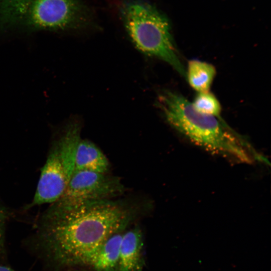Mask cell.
Masks as SVG:
<instances>
[{
	"label": "cell",
	"instance_id": "1",
	"mask_svg": "<svg viewBox=\"0 0 271 271\" xmlns=\"http://www.w3.org/2000/svg\"><path fill=\"white\" fill-rule=\"evenodd\" d=\"M133 216L130 208L110 199L63 208L49 206L27 244L51 271L87 265L102 244L123 231Z\"/></svg>",
	"mask_w": 271,
	"mask_h": 271
},
{
	"label": "cell",
	"instance_id": "2",
	"mask_svg": "<svg viewBox=\"0 0 271 271\" xmlns=\"http://www.w3.org/2000/svg\"><path fill=\"white\" fill-rule=\"evenodd\" d=\"M158 103L168 122L196 145L243 163L260 159L221 119L199 112L182 95L166 90Z\"/></svg>",
	"mask_w": 271,
	"mask_h": 271
},
{
	"label": "cell",
	"instance_id": "3",
	"mask_svg": "<svg viewBox=\"0 0 271 271\" xmlns=\"http://www.w3.org/2000/svg\"><path fill=\"white\" fill-rule=\"evenodd\" d=\"M90 9L80 0H0V32H61L92 23Z\"/></svg>",
	"mask_w": 271,
	"mask_h": 271
},
{
	"label": "cell",
	"instance_id": "4",
	"mask_svg": "<svg viewBox=\"0 0 271 271\" xmlns=\"http://www.w3.org/2000/svg\"><path fill=\"white\" fill-rule=\"evenodd\" d=\"M122 17L126 31L139 51L164 61L185 76L186 71L177 54L169 24L162 14L147 3L134 1L125 5Z\"/></svg>",
	"mask_w": 271,
	"mask_h": 271
},
{
	"label": "cell",
	"instance_id": "5",
	"mask_svg": "<svg viewBox=\"0 0 271 271\" xmlns=\"http://www.w3.org/2000/svg\"><path fill=\"white\" fill-rule=\"evenodd\" d=\"M80 140V126L73 122L52 142L29 208L53 203L62 196L74 171L76 154Z\"/></svg>",
	"mask_w": 271,
	"mask_h": 271
},
{
	"label": "cell",
	"instance_id": "6",
	"mask_svg": "<svg viewBox=\"0 0 271 271\" xmlns=\"http://www.w3.org/2000/svg\"><path fill=\"white\" fill-rule=\"evenodd\" d=\"M124 187L118 178L87 171H74L62 196L50 204L54 208L109 199L121 194Z\"/></svg>",
	"mask_w": 271,
	"mask_h": 271
},
{
	"label": "cell",
	"instance_id": "7",
	"mask_svg": "<svg viewBox=\"0 0 271 271\" xmlns=\"http://www.w3.org/2000/svg\"><path fill=\"white\" fill-rule=\"evenodd\" d=\"M143 234L136 226L123 233L120 243L117 271H143Z\"/></svg>",
	"mask_w": 271,
	"mask_h": 271
},
{
	"label": "cell",
	"instance_id": "8",
	"mask_svg": "<svg viewBox=\"0 0 271 271\" xmlns=\"http://www.w3.org/2000/svg\"><path fill=\"white\" fill-rule=\"evenodd\" d=\"M109 168L108 159L92 142L80 140L77 149L74 171H87L106 174Z\"/></svg>",
	"mask_w": 271,
	"mask_h": 271
},
{
	"label": "cell",
	"instance_id": "9",
	"mask_svg": "<svg viewBox=\"0 0 271 271\" xmlns=\"http://www.w3.org/2000/svg\"><path fill=\"white\" fill-rule=\"evenodd\" d=\"M122 231L113 234L100 246L88 262L94 271H117Z\"/></svg>",
	"mask_w": 271,
	"mask_h": 271
},
{
	"label": "cell",
	"instance_id": "10",
	"mask_svg": "<svg viewBox=\"0 0 271 271\" xmlns=\"http://www.w3.org/2000/svg\"><path fill=\"white\" fill-rule=\"evenodd\" d=\"M215 74V68L211 64L194 59L189 61L185 76L192 88L202 92L209 91Z\"/></svg>",
	"mask_w": 271,
	"mask_h": 271
},
{
	"label": "cell",
	"instance_id": "11",
	"mask_svg": "<svg viewBox=\"0 0 271 271\" xmlns=\"http://www.w3.org/2000/svg\"><path fill=\"white\" fill-rule=\"evenodd\" d=\"M191 103L199 112L221 119L220 104L215 96L209 91L198 92Z\"/></svg>",
	"mask_w": 271,
	"mask_h": 271
},
{
	"label": "cell",
	"instance_id": "12",
	"mask_svg": "<svg viewBox=\"0 0 271 271\" xmlns=\"http://www.w3.org/2000/svg\"><path fill=\"white\" fill-rule=\"evenodd\" d=\"M7 218V211L0 203V260L6 255L5 230Z\"/></svg>",
	"mask_w": 271,
	"mask_h": 271
},
{
	"label": "cell",
	"instance_id": "13",
	"mask_svg": "<svg viewBox=\"0 0 271 271\" xmlns=\"http://www.w3.org/2000/svg\"><path fill=\"white\" fill-rule=\"evenodd\" d=\"M0 271H17L0 260Z\"/></svg>",
	"mask_w": 271,
	"mask_h": 271
},
{
	"label": "cell",
	"instance_id": "14",
	"mask_svg": "<svg viewBox=\"0 0 271 271\" xmlns=\"http://www.w3.org/2000/svg\"><path fill=\"white\" fill-rule=\"evenodd\" d=\"M69 271H79V270H69Z\"/></svg>",
	"mask_w": 271,
	"mask_h": 271
}]
</instances>
